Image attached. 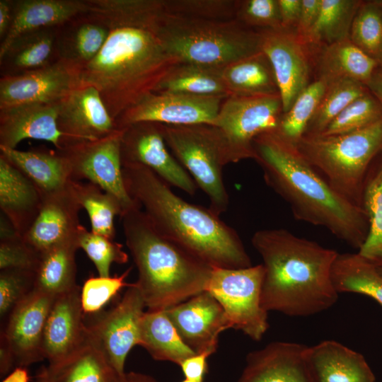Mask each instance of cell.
Segmentation results:
<instances>
[{"instance_id":"f5cc1de1","label":"cell","mask_w":382,"mask_h":382,"mask_svg":"<svg viewBox=\"0 0 382 382\" xmlns=\"http://www.w3.org/2000/svg\"><path fill=\"white\" fill-rule=\"evenodd\" d=\"M302 0H278L282 27L294 30L298 23Z\"/></svg>"},{"instance_id":"ba28073f","label":"cell","mask_w":382,"mask_h":382,"mask_svg":"<svg viewBox=\"0 0 382 382\" xmlns=\"http://www.w3.org/2000/svg\"><path fill=\"white\" fill-rule=\"evenodd\" d=\"M166 144L180 164L207 196L217 214L229 205L222 170L227 165L224 144L216 128L209 124H163Z\"/></svg>"},{"instance_id":"681fc988","label":"cell","mask_w":382,"mask_h":382,"mask_svg":"<svg viewBox=\"0 0 382 382\" xmlns=\"http://www.w3.org/2000/svg\"><path fill=\"white\" fill-rule=\"evenodd\" d=\"M40 257L18 233L0 238V270L14 268L35 271Z\"/></svg>"},{"instance_id":"30bf717a","label":"cell","mask_w":382,"mask_h":382,"mask_svg":"<svg viewBox=\"0 0 382 382\" xmlns=\"http://www.w3.org/2000/svg\"><path fill=\"white\" fill-rule=\"evenodd\" d=\"M262 264L239 269L213 267L207 291L222 306L230 328L260 341L268 328L261 302Z\"/></svg>"},{"instance_id":"cb8c5ba5","label":"cell","mask_w":382,"mask_h":382,"mask_svg":"<svg viewBox=\"0 0 382 382\" xmlns=\"http://www.w3.org/2000/svg\"><path fill=\"white\" fill-rule=\"evenodd\" d=\"M306 360L313 382H375L360 353L335 340L307 347Z\"/></svg>"},{"instance_id":"7bdbcfd3","label":"cell","mask_w":382,"mask_h":382,"mask_svg":"<svg viewBox=\"0 0 382 382\" xmlns=\"http://www.w3.org/2000/svg\"><path fill=\"white\" fill-rule=\"evenodd\" d=\"M78 243L79 248L94 264L100 277H110L113 263L121 265L128 262L129 256L121 243L89 231L82 225L79 230Z\"/></svg>"},{"instance_id":"52a82bcc","label":"cell","mask_w":382,"mask_h":382,"mask_svg":"<svg viewBox=\"0 0 382 382\" xmlns=\"http://www.w3.org/2000/svg\"><path fill=\"white\" fill-rule=\"evenodd\" d=\"M296 147L337 192L361 207L368 172L382 152V119L347 133L304 135Z\"/></svg>"},{"instance_id":"7402d4cb","label":"cell","mask_w":382,"mask_h":382,"mask_svg":"<svg viewBox=\"0 0 382 382\" xmlns=\"http://www.w3.org/2000/svg\"><path fill=\"white\" fill-rule=\"evenodd\" d=\"M307 347L272 342L250 352L237 382H313L305 357Z\"/></svg>"},{"instance_id":"e0dca14e","label":"cell","mask_w":382,"mask_h":382,"mask_svg":"<svg viewBox=\"0 0 382 382\" xmlns=\"http://www.w3.org/2000/svg\"><path fill=\"white\" fill-rule=\"evenodd\" d=\"M55 296L34 289L4 321L0 345L11 354L16 367H26L45 359L44 330Z\"/></svg>"},{"instance_id":"b9f144b4","label":"cell","mask_w":382,"mask_h":382,"mask_svg":"<svg viewBox=\"0 0 382 382\" xmlns=\"http://www.w3.org/2000/svg\"><path fill=\"white\" fill-rule=\"evenodd\" d=\"M82 20L74 28L71 36L59 50V58L74 61L82 66L91 62L105 43L108 28L103 24L80 16Z\"/></svg>"},{"instance_id":"7c38bea8","label":"cell","mask_w":382,"mask_h":382,"mask_svg":"<svg viewBox=\"0 0 382 382\" xmlns=\"http://www.w3.org/2000/svg\"><path fill=\"white\" fill-rule=\"evenodd\" d=\"M146 304L135 284H129L121 300L87 325L88 340L119 376L130 350L140 344V326Z\"/></svg>"},{"instance_id":"bcb514c9","label":"cell","mask_w":382,"mask_h":382,"mask_svg":"<svg viewBox=\"0 0 382 382\" xmlns=\"http://www.w3.org/2000/svg\"><path fill=\"white\" fill-rule=\"evenodd\" d=\"M35 271L4 269L0 272V318L4 323L12 310L35 289Z\"/></svg>"},{"instance_id":"8d00e7d4","label":"cell","mask_w":382,"mask_h":382,"mask_svg":"<svg viewBox=\"0 0 382 382\" xmlns=\"http://www.w3.org/2000/svg\"><path fill=\"white\" fill-rule=\"evenodd\" d=\"M46 369L52 382H114L120 377L88 340L60 364Z\"/></svg>"},{"instance_id":"db71d44e","label":"cell","mask_w":382,"mask_h":382,"mask_svg":"<svg viewBox=\"0 0 382 382\" xmlns=\"http://www.w3.org/2000/svg\"><path fill=\"white\" fill-rule=\"evenodd\" d=\"M13 1L0 0V38L2 40L6 37L11 24Z\"/></svg>"},{"instance_id":"9c48e42d","label":"cell","mask_w":382,"mask_h":382,"mask_svg":"<svg viewBox=\"0 0 382 382\" xmlns=\"http://www.w3.org/2000/svg\"><path fill=\"white\" fill-rule=\"evenodd\" d=\"M282 114L279 94L226 97L212 125L223 142L227 164L253 159L254 139L274 130Z\"/></svg>"},{"instance_id":"f6af8a7d","label":"cell","mask_w":382,"mask_h":382,"mask_svg":"<svg viewBox=\"0 0 382 382\" xmlns=\"http://www.w3.org/2000/svg\"><path fill=\"white\" fill-rule=\"evenodd\" d=\"M163 5L169 14L221 21L236 18L237 0H163Z\"/></svg>"},{"instance_id":"d6a6232c","label":"cell","mask_w":382,"mask_h":382,"mask_svg":"<svg viewBox=\"0 0 382 382\" xmlns=\"http://www.w3.org/2000/svg\"><path fill=\"white\" fill-rule=\"evenodd\" d=\"M78 240L57 245L42 253L35 270V289L57 296L77 286L75 255Z\"/></svg>"},{"instance_id":"8992f818","label":"cell","mask_w":382,"mask_h":382,"mask_svg":"<svg viewBox=\"0 0 382 382\" xmlns=\"http://www.w3.org/2000/svg\"><path fill=\"white\" fill-rule=\"evenodd\" d=\"M158 34L165 50L178 63L222 69L261 51L258 30L236 18L206 20L163 11Z\"/></svg>"},{"instance_id":"816d5d0a","label":"cell","mask_w":382,"mask_h":382,"mask_svg":"<svg viewBox=\"0 0 382 382\" xmlns=\"http://www.w3.org/2000/svg\"><path fill=\"white\" fill-rule=\"evenodd\" d=\"M206 354H196L185 359L180 365L184 376L187 379L203 382L207 372V359Z\"/></svg>"},{"instance_id":"ffe728a7","label":"cell","mask_w":382,"mask_h":382,"mask_svg":"<svg viewBox=\"0 0 382 382\" xmlns=\"http://www.w3.org/2000/svg\"><path fill=\"white\" fill-rule=\"evenodd\" d=\"M81 290L77 285L56 296L52 303L42 338V353L48 369L60 364L88 342Z\"/></svg>"},{"instance_id":"6da1fadb","label":"cell","mask_w":382,"mask_h":382,"mask_svg":"<svg viewBox=\"0 0 382 382\" xmlns=\"http://www.w3.org/2000/svg\"><path fill=\"white\" fill-rule=\"evenodd\" d=\"M83 15L108 28L98 54L81 67L80 85L91 86L115 121L154 92L177 64L158 34L163 0H87Z\"/></svg>"},{"instance_id":"277c9868","label":"cell","mask_w":382,"mask_h":382,"mask_svg":"<svg viewBox=\"0 0 382 382\" xmlns=\"http://www.w3.org/2000/svg\"><path fill=\"white\" fill-rule=\"evenodd\" d=\"M251 243L262 260L261 302L267 312L306 317L336 303L331 271L337 251L284 228L258 230Z\"/></svg>"},{"instance_id":"f35d334b","label":"cell","mask_w":382,"mask_h":382,"mask_svg":"<svg viewBox=\"0 0 382 382\" xmlns=\"http://www.w3.org/2000/svg\"><path fill=\"white\" fill-rule=\"evenodd\" d=\"M368 92L366 85L353 80L341 79L328 83L304 135L323 133L351 103Z\"/></svg>"},{"instance_id":"4fadbf2b","label":"cell","mask_w":382,"mask_h":382,"mask_svg":"<svg viewBox=\"0 0 382 382\" xmlns=\"http://www.w3.org/2000/svg\"><path fill=\"white\" fill-rule=\"evenodd\" d=\"M258 32L260 50L272 66L285 112L311 83L313 50L294 30L282 27Z\"/></svg>"},{"instance_id":"5b68a950","label":"cell","mask_w":382,"mask_h":382,"mask_svg":"<svg viewBox=\"0 0 382 382\" xmlns=\"http://www.w3.org/2000/svg\"><path fill=\"white\" fill-rule=\"evenodd\" d=\"M120 219L147 311H166L207 291L212 267L158 232L139 207Z\"/></svg>"},{"instance_id":"74e56055","label":"cell","mask_w":382,"mask_h":382,"mask_svg":"<svg viewBox=\"0 0 382 382\" xmlns=\"http://www.w3.org/2000/svg\"><path fill=\"white\" fill-rule=\"evenodd\" d=\"M71 190L81 209L89 217L91 231L115 238L114 219L124 213L120 201L98 185L88 181L71 180Z\"/></svg>"},{"instance_id":"7dc6e473","label":"cell","mask_w":382,"mask_h":382,"mask_svg":"<svg viewBox=\"0 0 382 382\" xmlns=\"http://www.w3.org/2000/svg\"><path fill=\"white\" fill-rule=\"evenodd\" d=\"M132 267L120 275L113 277H90L84 282L81 290V303L84 313H93L100 311L124 286Z\"/></svg>"},{"instance_id":"ab89813d","label":"cell","mask_w":382,"mask_h":382,"mask_svg":"<svg viewBox=\"0 0 382 382\" xmlns=\"http://www.w3.org/2000/svg\"><path fill=\"white\" fill-rule=\"evenodd\" d=\"M326 87L327 83L323 80L315 79L312 81L291 108L283 112L273 131L285 141L296 145L304 136Z\"/></svg>"},{"instance_id":"9a60e30c","label":"cell","mask_w":382,"mask_h":382,"mask_svg":"<svg viewBox=\"0 0 382 382\" xmlns=\"http://www.w3.org/2000/svg\"><path fill=\"white\" fill-rule=\"evenodd\" d=\"M120 152L122 164L143 165L170 186L190 195L196 193V183L169 151L164 139L163 124L140 122L122 128Z\"/></svg>"},{"instance_id":"83f0119b","label":"cell","mask_w":382,"mask_h":382,"mask_svg":"<svg viewBox=\"0 0 382 382\" xmlns=\"http://www.w3.org/2000/svg\"><path fill=\"white\" fill-rule=\"evenodd\" d=\"M0 153L28 178L41 193L64 189L71 180L66 161L58 151H20L0 146Z\"/></svg>"},{"instance_id":"ee69618b","label":"cell","mask_w":382,"mask_h":382,"mask_svg":"<svg viewBox=\"0 0 382 382\" xmlns=\"http://www.w3.org/2000/svg\"><path fill=\"white\" fill-rule=\"evenodd\" d=\"M382 119V106L369 92L351 103L319 134L332 135L353 132Z\"/></svg>"},{"instance_id":"680465c9","label":"cell","mask_w":382,"mask_h":382,"mask_svg":"<svg viewBox=\"0 0 382 382\" xmlns=\"http://www.w3.org/2000/svg\"><path fill=\"white\" fill-rule=\"evenodd\" d=\"M35 382H52L46 369L43 366L37 373Z\"/></svg>"},{"instance_id":"44dd1931","label":"cell","mask_w":382,"mask_h":382,"mask_svg":"<svg viewBox=\"0 0 382 382\" xmlns=\"http://www.w3.org/2000/svg\"><path fill=\"white\" fill-rule=\"evenodd\" d=\"M40 211L23 236L25 242L39 255L74 240H78L79 212L81 209L69 185L64 189L41 193Z\"/></svg>"},{"instance_id":"3957f363","label":"cell","mask_w":382,"mask_h":382,"mask_svg":"<svg viewBox=\"0 0 382 382\" xmlns=\"http://www.w3.org/2000/svg\"><path fill=\"white\" fill-rule=\"evenodd\" d=\"M129 197L152 226L212 267L239 269L252 265L238 234L209 207L187 202L151 169L123 163Z\"/></svg>"},{"instance_id":"ac0fdd59","label":"cell","mask_w":382,"mask_h":382,"mask_svg":"<svg viewBox=\"0 0 382 382\" xmlns=\"http://www.w3.org/2000/svg\"><path fill=\"white\" fill-rule=\"evenodd\" d=\"M57 123L63 136L62 149L102 139L117 129L99 91L91 86L80 85L59 102Z\"/></svg>"},{"instance_id":"4316f807","label":"cell","mask_w":382,"mask_h":382,"mask_svg":"<svg viewBox=\"0 0 382 382\" xmlns=\"http://www.w3.org/2000/svg\"><path fill=\"white\" fill-rule=\"evenodd\" d=\"M378 67V64L349 38L313 50L316 79L323 80L327 84L349 79L367 86Z\"/></svg>"},{"instance_id":"6f0895ef","label":"cell","mask_w":382,"mask_h":382,"mask_svg":"<svg viewBox=\"0 0 382 382\" xmlns=\"http://www.w3.org/2000/svg\"><path fill=\"white\" fill-rule=\"evenodd\" d=\"M29 376L25 367H16L2 382H28Z\"/></svg>"},{"instance_id":"d4e9b609","label":"cell","mask_w":382,"mask_h":382,"mask_svg":"<svg viewBox=\"0 0 382 382\" xmlns=\"http://www.w3.org/2000/svg\"><path fill=\"white\" fill-rule=\"evenodd\" d=\"M87 0H18L12 21L1 42L0 57L18 36L36 30L59 27L87 12Z\"/></svg>"},{"instance_id":"f907efd6","label":"cell","mask_w":382,"mask_h":382,"mask_svg":"<svg viewBox=\"0 0 382 382\" xmlns=\"http://www.w3.org/2000/svg\"><path fill=\"white\" fill-rule=\"evenodd\" d=\"M321 0H302L295 32L303 40L315 25L320 10Z\"/></svg>"},{"instance_id":"603a6c76","label":"cell","mask_w":382,"mask_h":382,"mask_svg":"<svg viewBox=\"0 0 382 382\" xmlns=\"http://www.w3.org/2000/svg\"><path fill=\"white\" fill-rule=\"evenodd\" d=\"M59 103H26L0 109V146L16 149L24 139L45 140L62 149L57 127Z\"/></svg>"},{"instance_id":"5bb4252c","label":"cell","mask_w":382,"mask_h":382,"mask_svg":"<svg viewBox=\"0 0 382 382\" xmlns=\"http://www.w3.org/2000/svg\"><path fill=\"white\" fill-rule=\"evenodd\" d=\"M226 98L154 91L123 112L115 123L117 129L140 122L168 125H212Z\"/></svg>"},{"instance_id":"8fae6325","label":"cell","mask_w":382,"mask_h":382,"mask_svg":"<svg viewBox=\"0 0 382 382\" xmlns=\"http://www.w3.org/2000/svg\"><path fill=\"white\" fill-rule=\"evenodd\" d=\"M122 135V129H117L102 139L69 144L57 151L66 160L72 180H86L98 185L120 201L125 213L139 206L124 184Z\"/></svg>"},{"instance_id":"9f6ffc18","label":"cell","mask_w":382,"mask_h":382,"mask_svg":"<svg viewBox=\"0 0 382 382\" xmlns=\"http://www.w3.org/2000/svg\"><path fill=\"white\" fill-rule=\"evenodd\" d=\"M114 382H158L152 376L139 373L131 371L118 377Z\"/></svg>"},{"instance_id":"6125c7cd","label":"cell","mask_w":382,"mask_h":382,"mask_svg":"<svg viewBox=\"0 0 382 382\" xmlns=\"http://www.w3.org/2000/svg\"><path fill=\"white\" fill-rule=\"evenodd\" d=\"M381 155H382V152H381Z\"/></svg>"},{"instance_id":"60d3db41","label":"cell","mask_w":382,"mask_h":382,"mask_svg":"<svg viewBox=\"0 0 382 382\" xmlns=\"http://www.w3.org/2000/svg\"><path fill=\"white\" fill-rule=\"evenodd\" d=\"M350 40L382 68V1H363L352 24Z\"/></svg>"},{"instance_id":"2e32d148","label":"cell","mask_w":382,"mask_h":382,"mask_svg":"<svg viewBox=\"0 0 382 382\" xmlns=\"http://www.w3.org/2000/svg\"><path fill=\"white\" fill-rule=\"evenodd\" d=\"M82 65L64 58L33 71L0 79V109L26 103H59L80 86Z\"/></svg>"},{"instance_id":"f1b7e54d","label":"cell","mask_w":382,"mask_h":382,"mask_svg":"<svg viewBox=\"0 0 382 382\" xmlns=\"http://www.w3.org/2000/svg\"><path fill=\"white\" fill-rule=\"evenodd\" d=\"M57 28L36 30L16 37L0 57L1 76L18 75L52 63Z\"/></svg>"},{"instance_id":"91938a15","label":"cell","mask_w":382,"mask_h":382,"mask_svg":"<svg viewBox=\"0 0 382 382\" xmlns=\"http://www.w3.org/2000/svg\"><path fill=\"white\" fill-rule=\"evenodd\" d=\"M181 382H197V381H192V380H190V379H187V378H185L183 381Z\"/></svg>"},{"instance_id":"836d02e7","label":"cell","mask_w":382,"mask_h":382,"mask_svg":"<svg viewBox=\"0 0 382 382\" xmlns=\"http://www.w3.org/2000/svg\"><path fill=\"white\" fill-rule=\"evenodd\" d=\"M361 206L369 220L366 238L358 250L364 259L382 267V155L373 162L366 178Z\"/></svg>"},{"instance_id":"c3c4849f","label":"cell","mask_w":382,"mask_h":382,"mask_svg":"<svg viewBox=\"0 0 382 382\" xmlns=\"http://www.w3.org/2000/svg\"><path fill=\"white\" fill-rule=\"evenodd\" d=\"M236 19L256 30L282 28L278 0H237Z\"/></svg>"},{"instance_id":"d590c367","label":"cell","mask_w":382,"mask_h":382,"mask_svg":"<svg viewBox=\"0 0 382 382\" xmlns=\"http://www.w3.org/2000/svg\"><path fill=\"white\" fill-rule=\"evenodd\" d=\"M362 1L321 0L318 19L304 41L315 50L349 38L354 18Z\"/></svg>"},{"instance_id":"d6986e66","label":"cell","mask_w":382,"mask_h":382,"mask_svg":"<svg viewBox=\"0 0 382 382\" xmlns=\"http://www.w3.org/2000/svg\"><path fill=\"white\" fill-rule=\"evenodd\" d=\"M166 312L182 340L196 354H214L220 334L231 328L222 306L207 291Z\"/></svg>"},{"instance_id":"1f68e13d","label":"cell","mask_w":382,"mask_h":382,"mask_svg":"<svg viewBox=\"0 0 382 382\" xmlns=\"http://www.w3.org/2000/svg\"><path fill=\"white\" fill-rule=\"evenodd\" d=\"M331 278L335 290L368 296L382 306V275L358 252L338 253L332 267Z\"/></svg>"},{"instance_id":"7a4b0ae2","label":"cell","mask_w":382,"mask_h":382,"mask_svg":"<svg viewBox=\"0 0 382 382\" xmlns=\"http://www.w3.org/2000/svg\"><path fill=\"white\" fill-rule=\"evenodd\" d=\"M253 150L265 181L288 203L296 219L323 227L360 249L369 231L366 212L337 192L296 145L270 130L254 139Z\"/></svg>"},{"instance_id":"e575fe53","label":"cell","mask_w":382,"mask_h":382,"mask_svg":"<svg viewBox=\"0 0 382 382\" xmlns=\"http://www.w3.org/2000/svg\"><path fill=\"white\" fill-rule=\"evenodd\" d=\"M222 69L178 63L170 70L154 91L227 97L228 94L223 81Z\"/></svg>"},{"instance_id":"f546056e","label":"cell","mask_w":382,"mask_h":382,"mask_svg":"<svg viewBox=\"0 0 382 382\" xmlns=\"http://www.w3.org/2000/svg\"><path fill=\"white\" fill-rule=\"evenodd\" d=\"M221 74L228 96L279 94L272 66L261 51L227 65Z\"/></svg>"},{"instance_id":"94428289","label":"cell","mask_w":382,"mask_h":382,"mask_svg":"<svg viewBox=\"0 0 382 382\" xmlns=\"http://www.w3.org/2000/svg\"><path fill=\"white\" fill-rule=\"evenodd\" d=\"M378 272L382 275V267H377Z\"/></svg>"},{"instance_id":"11a10c76","label":"cell","mask_w":382,"mask_h":382,"mask_svg":"<svg viewBox=\"0 0 382 382\" xmlns=\"http://www.w3.org/2000/svg\"><path fill=\"white\" fill-rule=\"evenodd\" d=\"M366 86L382 106V68L375 71Z\"/></svg>"},{"instance_id":"4dcf8cb0","label":"cell","mask_w":382,"mask_h":382,"mask_svg":"<svg viewBox=\"0 0 382 382\" xmlns=\"http://www.w3.org/2000/svg\"><path fill=\"white\" fill-rule=\"evenodd\" d=\"M140 346L157 361L178 366L196 353L182 340L166 311L144 312L140 326Z\"/></svg>"},{"instance_id":"484cf974","label":"cell","mask_w":382,"mask_h":382,"mask_svg":"<svg viewBox=\"0 0 382 382\" xmlns=\"http://www.w3.org/2000/svg\"><path fill=\"white\" fill-rule=\"evenodd\" d=\"M42 195L34 183L0 156V207L16 232L23 236L40 209Z\"/></svg>"}]
</instances>
